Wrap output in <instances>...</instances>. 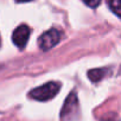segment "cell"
Returning a JSON list of instances; mask_svg holds the SVG:
<instances>
[{"label": "cell", "instance_id": "cell-4", "mask_svg": "<svg viewBox=\"0 0 121 121\" xmlns=\"http://www.w3.org/2000/svg\"><path fill=\"white\" fill-rule=\"evenodd\" d=\"M77 103H78V101H77L76 94H75V93H71V94L69 95V97L67 99V101H65V103H64V107H63V109H62V119H64V117H67L69 114L74 113V109L77 108Z\"/></svg>", "mask_w": 121, "mask_h": 121}, {"label": "cell", "instance_id": "cell-2", "mask_svg": "<svg viewBox=\"0 0 121 121\" xmlns=\"http://www.w3.org/2000/svg\"><path fill=\"white\" fill-rule=\"evenodd\" d=\"M62 38V33H60L57 29H50L49 31L44 32L39 39H38V45L43 51H48L56 46Z\"/></svg>", "mask_w": 121, "mask_h": 121}, {"label": "cell", "instance_id": "cell-1", "mask_svg": "<svg viewBox=\"0 0 121 121\" xmlns=\"http://www.w3.org/2000/svg\"><path fill=\"white\" fill-rule=\"evenodd\" d=\"M60 89L59 82H48L30 91V96L37 101H49L57 95Z\"/></svg>", "mask_w": 121, "mask_h": 121}, {"label": "cell", "instance_id": "cell-5", "mask_svg": "<svg viewBox=\"0 0 121 121\" xmlns=\"http://www.w3.org/2000/svg\"><path fill=\"white\" fill-rule=\"evenodd\" d=\"M106 71H107V69H94V70H90L88 73V76L93 82H99L104 76Z\"/></svg>", "mask_w": 121, "mask_h": 121}, {"label": "cell", "instance_id": "cell-6", "mask_svg": "<svg viewBox=\"0 0 121 121\" xmlns=\"http://www.w3.org/2000/svg\"><path fill=\"white\" fill-rule=\"evenodd\" d=\"M107 4H108L109 9L117 17H120V0H107Z\"/></svg>", "mask_w": 121, "mask_h": 121}, {"label": "cell", "instance_id": "cell-7", "mask_svg": "<svg viewBox=\"0 0 121 121\" xmlns=\"http://www.w3.org/2000/svg\"><path fill=\"white\" fill-rule=\"evenodd\" d=\"M82 1L87 5V6H89V7H93V9H95V7H97L100 4H101V0H82Z\"/></svg>", "mask_w": 121, "mask_h": 121}, {"label": "cell", "instance_id": "cell-9", "mask_svg": "<svg viewBox=\"0 0 121 121\" xmlns=\"http://www.w3.org/2000/svg\"><path fill=\"white\" fill-rule=\"evenodd\" d=\"M0 44H1V39H0Z\"/></svg>", "mask_w": 121, "mask_h": 121}, {"label": "cell", "instance_id": "cell-3", "mask_svg": "<svg viewBox=\"0 0 121 121\" xmlns=\"http://www.w3.org/2000/svg\"><path fill=\"white\" fill-rule=\"evenodd\" d=\"M30 35H31V30L27 25H20L18 26L14 31H13V35H12V40L14 43V45H17L19 49H24L29 38H30Z\"/></svg>", "mask_w": 121, "mask_h": 121}, {"label": "cell", "instance_id": "cell-8", "mask_svg": "<svg viewBox=\"0 0 121 121\" xmlns=\"http://www.w3.org/2000/svg\"><path fill=\"white\" fill-rule=\"evenodd\" d=\"M17 3H27V1H31V0H16Z\"/></svg>", "mask_w": 121, "mask_h": 121}]
</instances>
